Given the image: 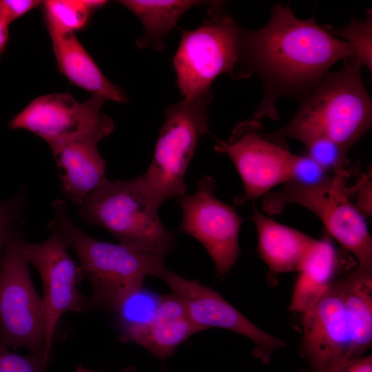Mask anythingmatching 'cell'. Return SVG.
I'll return each instance as SVG.
<instances>
[{
  "label": "cell",
  "instance_id": "cell-1",
  "mask_svg": "<svg viewBox=\"0 0 372 372\" xmlns=\"http://www.w3.org/2000/svg\"><path fill=\"white\" fill-rule=\"evenodd\" d=\"M241 55L247 77L256 73L264 95L255 118L277 119L276 102L283 96L298 99L313 87L337 61L354 56L344 41L329 33L314 15L298 19L289 6L276 4L268 23L242 30Z\"/></svg>",
  "mask_w": 372,
  "mask_h": 372
},
{
  "label": "cell",
  "instance_id": "cell-19",
  "mask_svg": "<svg viewBox=\"0 0 372 372\" xmlns=\"http://www.w3.org/2000/svg\"><path fill=\"white\" fill-rule=\"evenodd\" d=\"M338 264V254L329 236L316 239L298 269L289 310L305 311L335 278Z\"/></svg>",
  "mask_w": 372,
  "mask_h": 372
},
{
  "label": "cell",
  "instance_id": "cell-7",
  "mask_svg": "<svg viewBox=\"0 0 372 372\" xmlns=\"http://www.w3.org/2000/svg\"><path fill=\"white\" fill-rule=\"evenodd\" d=\"M348 171L331 175L317 185L293 181L263 196L262 208L269 214L282 211L288 204L301 205L313 213L327 234L351 253L358 269L372 271V239L362 213L349 199Z\"/></svg>",
  "mask_w": 372,
  "mask_h": 372
},
{
  "label": "cell",
  "instance_id": "cell-3",
  "mask_svg": "<svg viewBox=\"0 0 372 372\" xmlns=\"http://www.w3.org/2000/svg\"><path fill=\"white\" fill-rule=\"evenodd\" d=\"M52 211L49 231L75 252L91 283L90 309L114 313L125 297L143 286L146 276H157L165 267L163 258L90 236L74 223L62 200L52 203Z\"/></svg>",
  "mask_w": 372,
  "mask_h": 372
},
{
  "label": "cell",
  "instance_id": "cell-18",
  "mask_svg": "<svg viewBox=\"0 0 372 372\" xmlns=\"http://www.w3.org/2000/svg\"><path fill=\"white\" fill-rule=\"evenodd\" d=\"M200 332L181 300L173 293L163 295L154 319L143 329L128 336L163 361L190 336Z\"/></svg>",
  "mask_w": 372,
  "mask_h": 372
},
{
  "label": "cell",
  "instance_id": "cell-10",
  "mask_svg": "<svg viewBox=\"0 0 372 372\" xmlns=\"http://www.w3.org/2000/svg\"><path fill=\"white\" fill-rule=\"evenodd\" d=\"M261 124L253 118L238 123L227 141L214 137V150L227 155L241 178L244 194L234 200L242 205L291 180L294 154L288 147L266 138Z\"/></svg>",
  "mask_w": 372,
  "mask_h": 372
},
{
  "label": "cell",
  "instance_id": "cell-5",
  "mask_svg": "<svg viewBox=\"0 0 372 372\" xmlns=\"http://www.w3.org/2000/svg\"><path fill=\"white\" fill-rule=\"evenodd\" d=\"M242 30L227 12L225 3H209L207 18L192 30H183L173 59L182 99L211 92L215 79L227 73L234 80L247 78L242 66Z\"/></svg>",
  "mask_w": 372,
  "mask_h": 372
},
{
  "label": "cell",
  "instance_id": "cell-21",
  "mask_svg": "<svg viewBox=\"0 0 372 372\" xmlns=\"http://www.w3.org/2000/svg\"><path fill=\"white\" fill-rule=\"evenodd\" d=\"M118 3L134 14L141 21L143 34L136 41L138 48L151 47L162 50L165 38L176 26L179 18L202 1L193 0H121Z\"/></svg>",
  "mask_w": 372,
  "mask_h": 372
},
{
  "label": "cell",
  "instance_id": "cell-20",
  "mask_svg": "<svg viewBox=\"0 0 372 372\" xmlns=\"http://www.w3.org/2000/svg\"><path fill=\"white\" fill-rule=\"evenodd\" d=\"M343 278L353 361L363 356L372 344V271L356 268Z\"/></svg>",
  "mask_w": 372,
  "mask_h": 372
},
{
  "label": "cell",
  "instance_id": "cell-9",
  "mask_svg": "<svg viewBox=\"0 0 372 372\" xmlns=\"http://www.w3.org/2000/svg\"><path fill=\"white\" fill-rule=\"evenodd\" d=\"M17 236L8 240L0 265V344L44 355L43 300L33 285L29 263L17 249Z\"/></svg>",
  "mask_w": 372,
  "mask_h": 372
},
{
  "label": "cell",
  "instance_id": "cell-23",
  "mask_svg": "<svg viewBox=\"0 0 372 372\" xmlns=\"http://www.w3.org/2000/svg\"><path fill=\"white\" fill-rule=\"evenodd\" d=\"M162 296L143 285L123 300L114 311L122 341L125 342L128 336L147 327L154 319Z\"/></svg>",
  "mask_w": 372,
  "mask_h": 372
},
{
  "label": "cell",
  "instance_id": "cell-31",
  "mask_svg": "<svg viewBox=\"0 0 372 372\" xmlns=\"http://www.w3.org/2000/svg\"><path fill=\"white\" fill-rule=\"evenodd\" d=\"M344 369L347 372H372L371 355L362 356L352 361Z\"/></svg>",
  "mask_w": 372,
  "mask_h": 372
},
{
  "label": "cell",
  "instance_id": "cell-32",
  "mask_svg": "<svg viewBox=\"0 0 372 372\" xmlns=\"http://www.w3.org/2000/svg\"><path fill=\"white\" fill-rule=\"evenodd\" d=\"M9 25L0 17V59L6 49L9 38Z\"/></svg>",
  "mask_w": 372,
  "mask_h": 372
},
{
  "label": "cell",
  "instance_id": "cell-25",
  "mask_svg": "<svg viewBox=\"0 0 372 372\" xmlns=\"http://www.w3.org/2000/svg\"><path fill=\"white\" fill-rule=\"evenodd\" d=\"M299 141L306 147L307 155L328 173L334 174L347 170L349 163L347 152L332 140L311 136Z\"/></svg>",
  "mask_w": 372,
  "mask_h": 372
},
{
  "label": "cell",
  "instance_id": "cell-15",
  "mask_svg": "<svg viewBox=\"0 0 372 372\" xmlns=\"http://www.w3.org/2000/svg\"><path fill=\"white\" fill-rule=\"evenodd\" d=\"M98 144L93 141H77L50 147L62 190L78 207L108 180Z\"/></svg>",
  "mask_w": 372,
  "mask_h": 372
},
{
  "label": "cell",
  "instance_id": "cell-28",
  "mask_svg": "<svg viewBox=\"0 0 372 372\" xmlns=\"http://www.w3.org/2000/svg\"><path fill=\"white\" fill-rule=\"evenodd\" d=\"M330 176L307 154L294 155L292 177L290 181L302 185H317Z\"/></svg>",
  "mask_w": 372,
  "mask_h": 372
},
{
  "label": "cell",
  "instance_id": "cell-17",
  "mask_svg": "<svg viewBox=\"0 0 372 372\" xmlns=\"http://www.w3.org/2000/svg\"><path fill=\"white\" fill-rule=\"evenodd\" d=\"M251 219L258 234V254L269 269L275 274L298 271L316 239L268 218L256 205Z\"/></svg>",
  "mask_w": 372,
  "mask_h": 372
},
{
  "label": "cell",
  "instance_id": "cell-29",
  "mask_svg": "<svg viewBox=\"0 0 372 372\" xmlns=\"http://www.w3.org/2000/svg\"><path fill=\"white\" fill-rule=\"evenodd\" d=\"M43 1L39 0H0V17L9 25L12 22L40 7Z\"/></svg>",
  "mask_w": 372,
  "mask_h": 372
},
{
  "label": "cell",
  "instance_id": "cell-13",
  "mask_svg": "<svg viewBox=\"0 0 372 372\" xmlns=\"http://www.w3.org/2000/svg\"><path fill=\"white\" fill-rule=\"evenodd\" d=\"M302 315L300 353L308 372H340L352 362L344 278H334Z\"/></svg>",
  "mask_w": 372,
  "mask_h": 372
},
{
  "label": "cell",
  "instance_id": "cell-11",
  "mask_svg": "<svg viewBox=\"0 0 372 372\" xmlns=\"http://www.w3.org/2000/svg\"><path fill=\"white\" fill-rule=\"evenodd\" d=\"M16 245L23 257L39 271L43 286L42 297L45 318L44 355L49 360L56 326L68 311L85 312L90 309L89 298L79 291L85 277L68 247L54 233L41 242H29L16 237Z\"/></svg>",
  "mask_w": 372,
  "mask_h": 372
},
{
  "label": "cell",
  "instance_id": "cell-6",
  "mask_svg": "<svg viewBox=\"0 0 372 372\" xmlns=\"http://www.w3.org/2000/svg\"><path fill=\"white\" fill-rule=\"evenodd\" d=\"M212 92L167 106L152 162L141 175L148 198L158 209L187 193L185 174L200 138L209 134Z\"/></svg>",
  "mask_w": 372,
  "mask_h": 372
},
{
  "label": "cell",
  "instance_id": "cell-30",
  "mask_svg": "<svg viewBox=\"0 0 372 372\" xmlns=\"http://www.w3.org/2000/svg\"><path fill=\"white\" fill-rule=\"evenodd\" d=\"M369 174H362L353 187H347V192L351 200L355 196L356 202L354 205L360 212L371 214V180Z\"/></svg>",
  "mask_w": 372,
  "mask_h": 372
},
{
  "label": "cell",
  "instance_id": "cell-33",
  "mask_svg": "<svg viewBox=\"0 0 372 372\" xmlns=\"http://www.w3.org/2000/svg\"><path fill=\"white\" fill-rule=\"evenodd\" d=\"M76 372H95V371L88 370L84 368L83 366H82L81 365L79 364L77 365L76 368Z\"/></svg>",
  "mask_w": 372,
  "mask_h": 372
},
{
  "label": "cell",
  "instance_id": "cell-26",
  "mask_svg": "<svg viewBox=\"0 0 372 372\" xmlns=\"http://www.w3.org/2000/svg\"><path fill=\"white\" fill-rule=\"evenodd\" d=\"M25 198V192H22L10 198L0 200V265L6 246L16 234L14 230L16 226L20 224Z\"/></svg>",
  "mask_w": 372,
  "mask_h": 372
},
{
  "label": "cell",
  "instance_id": "cell-14",
  "mask_svg": "<svg viewBox=\"0 0 372 372\" xmlns=\"http://www.w3.org/2000/svg\"><path fill=\"white\" fill-rule=\"evenodd\" d=\"M183 303L200 331L218 327L243 335L255 344L253 355L268 364L273 353L285 342L267 333L249 321L218 292L197 280L184 278L165 267L157 276Z\"/></svg>",
  "mask_w": 372,
  "mask_h": 372
},
{
  "label": "cell",
  "instance_id": "cell-8",
  "mask_svg": "<svg viewBox=\"0 0 372 372\" xmlns=\"http://www.w3.org/2000/svg\"><path fill=\"white\" fill-rule=\"evenodd\" d=\"M104 101L92 95L83 102L69 93L42 95L15 114L8 127L30 132L50 147L77 141L99 143L114 130L112 119L101 111Z\"/></svg>",
  "mask_w": 372,
  "mask_h": 372
},
{
  "label": "cell",
  "instance_id": "cell-16",
  "mask_svg": "<svg viewBox=\"0 0 372 372\" xmlns=\"http://www.w3.org/2000/svg\"><path fill=\"white\" fill-rule=\"evenodd\" d=\"M60 72L72 85L105 101L125 103L124 90L110 82L74 33L50 34Z\"/></svg>",
  "mask_w": 372,
  "mask_h": 372
},
{
  "label": "cell",
  "instance_id": "cell-12",
  "mask_svg": "<svg viewBox=\"0 0 372 372\" xmlns=\"http://www.w3.org/2000/svg\"><path fill=\"white\" fill-rule=\"evenodd\" d=\"M214 179L205 175L198 180L196 190L176 199L183 218L177 231L194 237L213 260L217 276H226L240 254L238 236L244 219L235 209L216 198Z\"/></svg>",
  "mask_w": 372,
  "mask_h": 372
},
{
  "label": "cell",
  "instance_id": "cell-27",
  "mask_svg": "<svg viewBox=\"0 0 372 372\" xmlns=\"http://www.w3.org/2000/svg\"><path fill=\"white\" fill-rule=\"evenodd\" d=\"M48 362L43 354L21 355L0 344V372H45Z\"/></svg>",
  "mask_w": 372,
  "mask_h": 372
},
{
  "label": "cell",
  "instance_id": "cell-24",
  "mask_svg": "<svg viewBox=\"0 0 372 372\" xmlns=\"http://www.w3.org/2000/svg\"><path fill=\"white\" fill-rule=\"evenodd\" d=\"M323 28L334 37L343 38L353 49L354 56L372 71V17L371 13L364 19L353 18L351 22L342 29H335L329 25Z\"/></svg>",
  "mask_w": 372,
  "mask_h": 372
},
{
  "label": "cell",
  "instance_id": "cell-4",
  "mask_svg": "<svg viewBox=\"0 0 372 372\" xmlns=\"http://www.w3.org/2000/svg\"><path fill=\"white\" fill-rule=\"evenodd\" d=\"M80 217L100 226L124 246L161 258L175 247L174 235L158 216L142 176L107 180L79 207Z\"/></svg>",
  "mask_w": 372,
  "mask_h": 372
},
{
  "label": "cell",
  "instance_id": "cell-34",
  "mask_svg": "<svg viewBox=\"0 0 372 372\" xmlns=\"http://www.w3.org/2000/svg\"><path fill=\"white\" fill-rule=\"evenodd\" d=\"M340 372H347V371H346V369H343V370H342V371H341Z\"/></svg>",
  "mask_w": 372,
  "mask_h": 372
},
{
  "label": "cell",
  "instance_id": "cell-22",
  "mask_svg": "<svg viewBox=\"0 0 372 372\" xmlns=\"http://www.w3.org/2000/svg\"><path fill=\"white\" fill-rule=\"evenodd\" d=\"M104 0H47L41 8L49 34L74 33L85 28L92 14L107 4Z\"/></svg>",
  "mask_w": 372,
  "mask_h": 372
},
{
  "label": "cell",
  "instance_id": "cell-2",
  "mask_svg": "<svg viewBox=\"0 0 372 372\" xmlns=\"http://www.w3.org/2000/svg\"><path fill=\"white\" fill-rule=\"evenodd\" d=\"M344 61L343 68L329 72L298 99L297 112L287 124L262 135L285 147L289 138L323 136L348 153L371 126L372 102L361 76V62L354 56Z\"/></svg>",
  "mask_w": 372,
  "mask_h": 372
}]
</instances>
